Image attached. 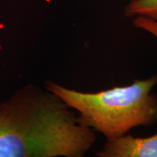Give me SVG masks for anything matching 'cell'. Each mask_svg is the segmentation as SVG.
Listing matches in <instances>:
<instances>
[{"instance_id":"5","label":"cell","mask_w":157,"mask_h":157,"mask_svg":"<svg viewBox=\"0 0 157 157\" xmlns=\"http://www.w3.org/2000/svg\"><path fill=\"white\" fill-rule=\"evenodd\" d=\"M132 24L135 28L142 29L153 35L157 39V22L154 20L143 16L135 17Z\"/></svg>"},{"instance_id":"2","label":"cell","mask_w":157,"mask_h":157,"mask_svg":"<svg viewBox=\"0 0 157 157\" xmlns=\"http://www.w3.org/2000/svg\"><path fill=\"white\" fill-rule=\"evenodd\" d=\"M156 85L154 74L97 93H84L52 82H47L46 87L77 111L82 124L112 140L135 127L157 123V94L152 93Z\"/></svg>"},{"instance_id":"4","label":"cell","mask_w":157,"mask_h":157,"mask_svg":"<svg viewBox=\"0 0 157 157\" xmlns=\"http://www.w3.org/2000/svg\"><path fill=\"white\" fill-rule=\"evenodd\" d=\"M124 14L128 17H146L157 22V0H130Z\"/></svg>"},{"instance_id":"1","label":"cell","mask_w":157,"mask_h":157,"mask_svg":"<svg viewBox=\"0 0 157 157\" xmlns=\"http://www.w3.org/2000/svg\"><path fill=\"white\" fill-rule=\"evenodd\" d=\"M59 96L29 84L0 104V157H82L96 141Z\"/></svg>"},{"instance_id":"3","label":"cell","mask_w":157,"mask_h":157,"mask_svg":"<svg viewBox=\"0 0 157 157\" xmlns=\"http://www.w3.org/2000/svg\"><path fill=\"white\" fill-rule=\"evenodd\" d=\"M98 157H157V133L141 137L124 135L112 140H107Z\"/></svg>"}]
</instances>
